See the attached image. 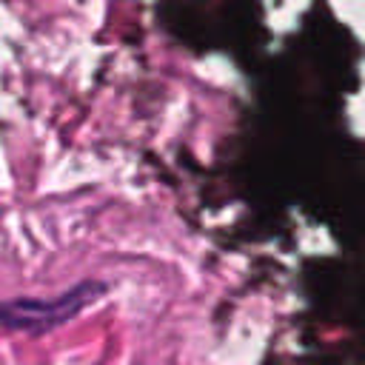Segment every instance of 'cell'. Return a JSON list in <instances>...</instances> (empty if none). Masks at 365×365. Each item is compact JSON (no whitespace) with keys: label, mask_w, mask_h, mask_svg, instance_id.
Returning <instances> with one entry per match:
<instances>
[{"label":"cell","mask_w":365,"mask_h":365,"mask_svg":"<svg viewBox=\"0 0 365 365\" xmlns=\"http://www.w3.org/2000/svg\"><path fill=\"white\" fill-rule=\"evenodd\" d=\"M106 294L103 282H80L54 299H9L0 302V325L11 331H48L77 317L88 302Z\"/></svg>","instance_id":"cell-1"}]
</instances>
